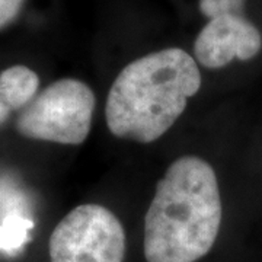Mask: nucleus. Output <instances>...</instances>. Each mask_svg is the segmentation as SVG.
<instances>
[{
  "label": "nucleus",
  "mask_w": 262,
  "mask_h": 262,
  "mask_svg": "<svg viewBox=\"0 0 262 262\" xmlns=\"http://www.w3.org/2000/svg\"><path fill=\"white\" fill-rule=\"evenodd\" d=\"M223 217L213 166L198 156L177 159L162 177L144 219L147 262H196L214 246Z\"/></svg>",
  "instance_id": "nucleus-1"
},
{
  "label": "nucleus",
  "mask_w": 262,
  "mask_h": 262,
  "mask_svg": "<svg viewBox=\"0 0 262 262\" xmlns=\"http://www.w3.org/2000/svg\"><path fill=\"white\" fill-rule=\"evenodd\" d=\"M200 88V69L187 51L150 53L115 77L105 103L106 125L118 139L153 143L178 121Z\"/></svg>",
  "instance_id": "nucleus-2"
},
{
  "label": "nucleus",
  "mask_w": 262,
  "mask_h": 262,
  "mask_svg": "<svg viewBox=\"0 0 262 262\" xmlns=\"http://www.w3.org/2000/svg\"><path fill=\"white\" fill-rule=\"evenodd\" d=\"M95 94L77 79H60L24 108L16 120L20 136L58 144H82L92 128Z\"/></svg>",
  "instance_id": "nucleus-3"
},
{
  "label": "nucleus",
  "mask_w": 262,
  "mask_h": 262,
  "mask_svg": "<svg viewBox=\"0 0 262 262\" xmlns=\"http://www.w3.org/2000/svg\"><path fill=\"white\" fill-rule=\"evenodd\" d=\"M50 262H124L125 232L99 204H82L58 222L48 241Z\"/></svg>",
  "instance_id": "nucleus-4"
},
{
  "label": "nucleus",
  "mask_w": 262,
  "mask_h": 262,
  "mask_svg": "<svg viewBox=\"0 0 262 262\" xmlns=\"http://www.w3.org/2000/svg\"><path fill=\"white\" fill-rule=\"evenodd\" d=\"M262 48L259 29L244 15L210 19L194 42L195 60L206 69H222L234 58L251 60Z\"/></svg>",
  "instance_id": "nucleus-5"
},
{
  "label": "nucleus",
  "mask_w": 262,
  "mask_h": 262,
  "mask_svg": "<svg viewBox=\"0 0 262 262\" xmlns=\"http://www.w3.org/2000/svg\"><path fill=\"white\" fill-rule=\"evenodd\" d=\"M39 79L27 66H12L0 73V124L9 114L25 108L37 96Z\"/></svg>",
  "instance_id": "nucleus-6"
},
{
  "label": "nucleus",
  "mask_w": 262,
  "mask_h": 262,
  "mask_svg": "<svg viewBox=\"0 0 262 262\" xmlns=\"http://www.w3.org/2000/svg\"><path fill=\"white\" fill-rule=\"evenodd\" d=\"M34 223L22 215H8L0 225V249L8 253L16 252L29 239Z\"/></svg>",
  "instance_id": "nucleus-7"
},
{
  "label": "nucleus",
  "mask_w": 262,
  "mask_h": 262,
  "mask_svg": "<svg viewBox=\"0 0 262 262\" xmlns=\"http://www.w3.org/2000/svg\"><path fill=\"white\" fill-rule=\"evenodd\" d=\"M245 0H198L200 12L208 19L223 15H244Z\"/></svg>",
  "instance_id": "nucleus-8"
},
{
  "label": "nucleus",
  "mask_w": 262,
  "mask_h": 262,
  "mask_svg": "<svg viewBox=\"0 0 262 262\" xmlns=\"http://www.w3.org/2000/svg\"><path fill=\"white\" fill-rule=\"evenodd\" d=\"M25 0H0V29L18 18Z\"/></svg>",
  "instance_id": "nucleus-9"
}]
</instances>
